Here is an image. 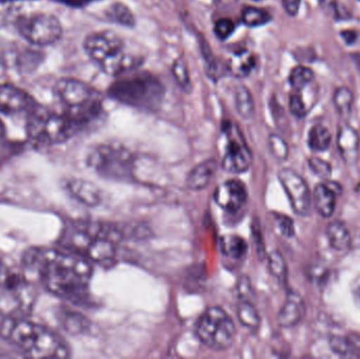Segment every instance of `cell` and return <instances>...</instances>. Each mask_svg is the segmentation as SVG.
I'll list each match as a JSON object with an SVG mask.
<instances>
[{
	"instance_id": "d6986e66",
	"label": "cell",
	"mask_w": 360,
	"mask_h": 359,
	"mask_svg": "<svg viewBox=\"0 0 360 359\" xmlns=\"http://www.w3.org/2000/svg\"><path fill=\"white\" fill-rule=\"evenodd\" d=\"M338 192H340V190L333 189L330 183H319L315 187L313 192V202L317 212L323 218H328L333 215L336 208Z\"/></svg>"
},
{
	"instance_id": "ba28073f",
	"label": "cell",
	"mask_w": 360,
	"mask_h": 359,
	"mask_svg": "<svg viewBox=\"0 0 360 359\" xmlns=\"http://www.w3.org/2000/svg\"><path fill=\"white\" fill-rule=\"evenodd\" d=\"M89 168L110 181H130L134 173V156L120 143H101L89 153Z\"/></svg>"
},
{
	"instance_id": "d4e9b609",
	"label": "cell",
	"mask_w": 360,
	"mask_h": 359,
	"mask_svg": "<svg viewBox=\"0 0 360 359\" xmlns=\"http://www.w3.org/2000/svg\"><path fill=\"white\" fill-rule=\"evenodd\" d=\"M332 143V134L323 124H315L309 131L308 145L315 152H325L329 150Z\"/></svg>"
},
{
	"instance_id": "ab89813d",
	"label": "cell",
	"mask_w": 360,
	"mask_h": 359,
	"mask_svg": "<svg viewBox=\"0 0 360 359\" xmlns=\"http://www.w3.org/2000/svg\"><path fill=\"white\" fill-rule=\"evenodd\" d=\"M300 6H302V0H283V10L291 17L297 16Z\"/></svg>"
},
{
	"instance_id": "d590c367",
	"label": "cell",
	"mask_w": 360,
	"mask_h": 359,
	"mask_svg": "<svg viewBox=\"0 0 360 359\" xmlns=\"http://www.w3.org/2000/svg\"><path fill=\"white\" fill-rule=\"evenodd\" d=\"M235 29H236V25H235L234 21L231 20L230 18H221L216 21L214 33L218 39L226 40L234 33Z\"/></svg>"
},
{
	"instance_id": "7bdbcfd3",
	"label": "cell",
	"mask_w": 360,
	"mask_h": 359,
	"mask_svg": "<svg viewBox=\"0 0 360 359\" xmlns=\"http://www.w3.org/2000/svg\"><path fill=\"white\" fill-rule=\"evenodd\" d=\"M6 134V126H4V122L0 119V139Z\"/></svg>"
},
{
	"instance_id": "7a4b0ae2",
	"label": "cell",
	"mask_w": 360,
	"mask_h": 359,
	"mask_svg": "<svg viewBox=\"0 0 360 359\" xmlns=\"http://www.w3.org/2000/svg\"><path fill=\"white\" fill-rule=\"evenodd\" d=\"M0 337L23 356L32 358H67L70 348L63 337L25 316L4 318Z\"/></svg>"
},
{
	"instance_id": "484cf974",
	"label": "cell",
	"mask_w": 360,
	"mask_h": 359,
	"mask_svg": "<svg viewBox=\"0 0 360 359\" xmlns=\"http://www.w3.org/2000/svg\"><path fill=\"white\" fill-rule=\"evenodd\" d=\"M333 103L336 111L342 117H349L354 105V93L349 86H340L333 94Z\"/></svg>"
},
{
	"instance_id": "30bf717a",
	"label": "cell",
	"mask_w": 360,
	"mask_h": 359,
	"mask_svg": "<svg viewBox=\"0 0 360 359\" xmlns=\"http://www.w3.org/2000/svg\"><path fill=\"white\" fill-rule=\"evenodd\" d=\"M16 29L21 36L34 46H51L60 39L63 25L54 15L32 13L18 17Z\"/></svg>"
},
{
	"instance_id": "3957f363",
	"label": "cell",
	"mask_w": 360,
	"mask_h": 359,
	"mask_svg": "<svg viewBox=\"0 0 360 359\" xmlns=\"http://www.w3.org/2000/svg\"><path fill=\"white\" fill-rule=\"evenodd\" d=\"M61 247L82 255L92 263L109 267L116 259V244L103 236V223L75 221L65 227Z\"/></svg>"
},
{
	"instance_id": "6da1fadb",
	"label": "cell",
	"mask_w": 360,
	"mask_h": 359,
	"mask_svg": "<svg viewBox=\"0 0 360 359\" xmlns=\"http://www.w3.org/2000/svg\"><path fill=\"white\" fill-rule=\"evenodd\" d=\"M23 270L49 292L63 299L84 295L93 276L92 263L67 249L33 248L25 252Z\"/></svg>"
},
{
	"instance_id": "2e32d148",
	"label": "cell",
	"mask_w": 360,
	"mask_h": 359,
	"mask_svg": "<svg viewBox=\"0 0 360 359\" xmlns=\"http://www.w3.org/2000/svg\"><path fill=\"white\" fill-rule=\"evenodd\" d=\"M65 190L80 204L91 208L98 206L103 202L101 190L86 179L76 177L68 179L65 181Z\"/></svg>"
},
{
	"instance_id": "7402d4cb",
	"label": "cell",
	"mask_w": 360,
	"mask_h": 359,
	"mask_svg": "<svg viewBox=\"0 0 360 359\" xmlns=\"http://www.w3.org/2000/svg\"><path fill=\"white\" fill-rule=\"evenodd\" d=\"M236 312L241 326L245 327L251 332H256L259 329L262 318H260L259 312L256 309L253 301L238 299Z\"/></svg>"
},
{
	"instance_id": "b9f144b4",
	"label": "cell",
	"mask_w": 360,
	"mask_h": 359,
	"mask_svg": "<svg viewBox=\"0 0 360 359\" xmlns=\"http://www.w3.org/2000/svg\"><path fill=\"white\" fill-rule=\"evenodd\" d=\"M90 1L91 0H65V2L74 6H84V4H89Z\"/></svg>"
},
{
	"instance_id": "e575fe53",
	"label": "cell",
	"mask_w": 360,
	"mask_h": 359,
	"mask_svg": "<svg viewBox=\"0 0 360 359\" xmlns=\"http://www.w3.org/2000/svg\"><path fill=\"white\" fill-rule=\"evenodd\" d=\"M289 109L292 115L295 116L296 118L302 119V118L306 117L309 112L308 107H307L306 103H304L300 92H296L295 91V92L290 95Z\"/></svg>"
},
{
	"instance_id": "9a60e30c",
	"label": "cell",
	"mask_w": 360,
	"mask_h": 359,
	"mask_svg": "<svg viewBox=\"0 0 360 359\" xmlns=\"http://www.w3.org/2000/svg\"><path fill=\"white\" fill-rule=\"evenodd\" d=\"M213 197L214 202L222 210L237 213L247 204V187L239 179H229L216 188Z\"/></svg>"
},
{
	"instance_id": "44dd1931",
	"label": "cell",
	"mask_w": 360,
	"mask_h": 359,
	"mask_svg": "<svg viewBox=\"0 0 360 359\" xmlns=\"http://www.w3.org/2000/svg\"><path fill=\"white\" fill-rule=\"evenodd\" d=\"M327 237L330 246L338 252H345L351 248L352 237L347 226L340 221H334L327 227Z\"/></svg>"
},
{
	"instance_id": "52a82bcc",
	"label": "cell",
	"mask_w": 360,
	"mask_h": 359,
	"mask_svg": "<svg viewBox=\"0 0 360 359\" xmlns=\"http://www.w3.org/2000/svg\"><path fill=\"white\" fill-rule=\"evenodd\" d=\"M79 132L77 124L63 111H52L37 105L27 115V136L37 145H58Z\"/></svg>"
},
{
	"instance_id": "1f68e13d",
	"label": "cell",
	"mask_w": 360,
	"mask_h": 359,
	"mask_svg": "<svg viewBox=\"0 0 360 359\" xmlns=\"http://www.w3.org/2000/svg\"><path fill=\"white\" fill-rule=\"evenodd\" d=\"M269 270L281 285L288 284V267L285 259L278 251H273L269 254Z\"/></svg>"
},
{
	"instance_id": "bcb514c9",
	"label": "cell",
	"mask_w": 360,
	"mask_h": 359,
	"mask_svg": "<svg viewBox=\"0 0 360 359\" xmlns=\"http://www.w3.org/2000/svg\"><path fill=\"white\" fill-rule=\"evenodd\" d=\"M359 1H360V0H359Z\"/></svg>"
},
{
	"instance_id": "ac0fdd59",
	"label": "cell",
	"mask_w": 360,
	"mask_h": 359,
	"mask_svg": "<svg viewBox=\"0 0 360 359\" xmlns=\"http://www.w3.org/2000/svg\"><path fill=\"white\" fill-rule=\"evenodd\" d=\"M338 148L342 159L349 164L359 160L360 150L359 133L350 124H345L338 129Z\"/></svg>"
},
{
	"instance_id": "8d00e7d4",
	"label": "cell",
	"mask_w": 360,
	"mask_h": 359,
	"mask_svg": "<svg viewBox=\"0 0 360 359\" xmlns=\"http://www.w3.org/2000/svg\"><path fill=\"white\" fill-rule=\"evenodd\" d=\"M309 166L315 175L321 178H329L332 175V167L330 162L319 157H312L309 159Z\"/></svg>"
},
{
	"instance_id": "60d3db41",
	"label": "cell",
	"mask_w": 360,
	"mask_h": 359,
	"mask_svg": "<svg viewBox=\"0 0 360 359\" xmlns=\"http://www.w3.org/2000/svg\"><path fill=\"white\" fill-rule=\"evenodd\" d=\"M340 36L347 46H353L359 39V33L355 30H342Z\"/></svg>"
},
{
	"instance_id": "8fae6325",
	"label": "cell",
	"mask_w": 360,
	"mask_h": 359,
	"mask_svg": "<svg viewBox=\"0 0 360 359\" xmlns=\"http://www.w3.org/2000/svg\"><path fill=\"white\" fill-rule=\"evenodd\" d=\"M278 178L294 212L300 216H308L312 209L313 200L306 181L297 172L289 168L281 169Z\"/></svg>"
},
{
	"instance_id": "9c48e42d",
	"label": "cell",
	"mask_w": 360,
	"mask_h": 359,
	"mask_svg": "<svg viewBox=\"0 0 360 359\" xmlns=\"http://www.w3.org/2000/svg\"><path fill=\"white\" fill-rule=\"evenodd\" d=\"M195 332L199 341L210 349L224 351L234 343L236 326L222 308L212 307L201 314Z\"/></svg>"
},
{
	"instance_id": "4fadbf2b",
	"label": "cell",
	"mask_w": 360,
	"mask_h": 359,
	"mask_svg": "<svg viewBox=\"0 0 360 359\" xmlns=\"http://www.w3.org/2000/svg\"><path fill=\"white\" fill-rule=\"evenodd\" d=\"M252 164V154L240 133L233 135L230 128L229 141L222 157L221 166L233 174L245 172Z\"/></svg>"
},
{
	"instance_id": "4316f807",
	"label": "cell",
	"mask_w": 360,
	"mask_h": 359,
	"mask_svg": "<svg viewBox=\"0 0 360 359\" xmlns=\"http://www.w3.org/2000/svg\"><path fill=\"white\" fill-rule=\"evenodd\" d=\"M235 107L237 113L245 120L253 118L255 114V103L251 92L245 86H238L235 91Z\"/></svg>"
},
{
	"instance_id": "cb8c5ba5",
	"label": "cell",
	"mask_w": 360,
	"mask_h": 359,
	"mask_svg": "<svg viewBox=\"0 0 360 359\" xmlns=\"http://www.w3.org/2000/svg\"><path fill=\"white\" fill-rule=\"evenodd\" d=\"M221 252L229 259L239 261L247 255L248 244L241 236L230 234L221 238Z\"/></svg>"
},
{
	"instance_id": "836d02e7",
	"label": "cell",
	"mask_w": 360,
	"mask_h": 359,
	"mask_svg": "<svg viewBox=\"0 0 360 359\" xmlns=\"http://www.w3.org/2000/svg\"><path fill=\"white\" fill-rule=\"evenodd\" d=\"M172 74L179 86H181L184 91L190 90V73H188V67H186L184 59H177L174 61L172 65Z\"/></svg>"
},
{
	"instance_id": "603a6c76",
	"label": "cell",
	"mask_w": 360,
	"mask_h": 359,
	"mask_svg": "<svg viewBox=\"0 0 360 359\" xmlns=\"http://www.w3.org/2000/svg\"><path fill=\"white\" fill-rule=\"evenodd\" d=\"M58 320L61 327L71 334H82L90 328V322L86 316L72 310H61L58 314Z\"/></svg>"
},
{
	"instance_id": "5b68a950",
	"label": "cell",
	"mask_w": 360,
	"mask_h": 359,
	"mask_svg": "<svg viewBox=\"0 0 360 359\" xmlns=\"http://www.w3.org/2000/svg\"><path fill=\"white\" fill-rule=\"evenodd\" d=\"M114 100L143 110L160 107L166 94L162 82L149 72H136L120 76L108 89Z\"/></svg>"
},
{
	"instance_id": "ffe728a7",
	"label": "cell",
	"mask_w": 360,
	"mask_h": 359,
	"mask_svg": "<svg viewBox=\"0 0 360 359\" xmlns=\"http://www.w3.org/2000/svg\"><path fill=\"white\" fill-rule=\"evenodd\" d=\"M217 170V162L214 159H207L195 166L186 177V185L193 191H200L209 185L210 181Z\"/></svg>"
},
{
	"instance_id": "f35d334b",
	"label": "cell",
	"mask_w": 360,
	"mask_h": 359,
	"mask_svg": "<svg viewBox=\"0 0 360 359\" xmlns=\"http://www.w3.org/2000/svg\"><path fill=\"white\" fill-rule=\"evenodd\" d=\"M237 295H238V299H248V301H253L255 299L251 280L247 276L239 278L238 282H237Z\"/></svg>"
},
{
	"instance_id": "f6af8a7d",
	"label": "cell",
	"mask_w": 360,
	"mask_h": 359,
	"mask_svg": "<svg viewBox=\"0 0 360 359\" xmlns=\"http://www.w3.org/2000/svg\"><path fill=\"white\" fill-rule=\"evenodd\" d=\"M254 1H262V0H254Z\"/></svg>"
},
{
	"instance_id": "4dcf8cb0",
	"label": "cell",
	"mask_w": 360,
	"mask_h": 359,
	"mask_svg": "<svg viewBox=\"0 0 360 359\" xmlns=\"http://www.w3.org/2000/svg\"><path fill=\"white\" fill-rule=\"evenodd\" d=\"M330 347L332 351L342 358H359L360 356L359 348L348 337L335 335L330 339Z\"/></svg>"
},
{
	"instance_id": "f1b7e54d",
	"label": "cell",
	"mask_w": 360,
	"mask_h": 359,
	"mask_svg": "<svg viewBox=\"0 0 360 359\" xmlns=\"http://www.w3.org/2000/svg\"><path fill=\"white\" fill-rule=\"evenodd\" d=\"M271 20H272V15L264 8L247 6L241 12V21L247 27H262L268 25Z\"/></svg>"
},
{
	"instance_id": "8992f818",
	"label": "cell",
	"mask_w": 360,
	"mask_h": 359,
	"mask_svg": "<svg viewBox=\"0 0 360 359\" xmlns=\"http://www.w3.org/2000/svg\"><path fill=\"white\" fill-rule=\"evenodd\" d=\"M36 292L31 280L0 261V316L19 318L31 313Z\"/></svg>"
},
{
	"instance_id": "7c38bea8",
	"label": "cell",
	"mask_w": 360,
	"mask_h": 359,
	"mask_svg": "<svg viewBox=\"0 0 360 359\" xmlns=\"http://www.w3.org/2000/svg\"><path fill=\"white\" fill-rule=\"evenodd\" d=\"M84 48L86 55L98 65L108 57L124 50V44L114 32L101 31L86 36Z\"/></svg>"
},
{
	"instance_id": "74e56055",
	"label": "cell",
	"mask_w": 360,
	"mask_h": 359,
	"mask_svg": "<svg viewBox=\"0 0 360 359\" xmlns=\"http://www.w3.org/2000/svg\"><path fill=\"white\" fill-rule=\"evenodd\" d=\"M275 221H276L281 234L285 237H293L295 235V226H294V221L291 217L283 214H276Z\"/></svg>"
},
{
	"instance_id": "277c9868",
	"label": "cell",
	"mask_w": 360,
	"mask_h": 359,
	"mask_svg": "<svg viewBox=\"0 0 360 359\" xmlns=\"http://www.w3.org/2000/svg\"><path fill=\"white\" fill-rule=\"evenodd\" d=\"M54 96L80 130L90 126L101 117L103 107L96 91L82 80L61 78L55 84Z\"/></svg>"
},
{
	"instance_id": "d6a6232c",
	"label": "cell",
	"mask_w": 360,
	"mask_h": 359,
	"mask_svg": "<svg viewBox=\"0 0 360 359\" xmlns=\"http://www.w3.org/2000/svg\"><path fill=\"white\" fill-rule=\"evenodd\" d=\"M269 148L272 155L278 160H285L289 156V145L279 135L271 134L269 136Z\"/></svg>"
},
{
	"instance_id": "83f0119b",
	"label": "cell",
	"mask_w": 360,
	"mask_h": 359,
	"mask_svg": "<svg viewBox=\"0 0 360 359\" xmlns=\"http://www.w3.org/2000/svg\"><path fill=\"white\" fill-rule=\"evenodd\" d=\"M105 15L110 20L127 27H134L136 25V18L132 11L122 2L112 4L105 11Z\"/></svg>"
},
{
	"instance_id": "ee69618b",
	"label": "cell",
	"mask_w": 360,
	"mask_h": 359,
	"mask_svg": "<svg viewBox=\"0 0 360 359\" xmlns=\"http://www.w3.org/2000/svg\"><path fill=\"white\" fill-rule=\"evenodd\" d=\"M359 299H360V288H359Z\"/></svg>"
},
{
	"instance_id": "e0dca14e",
	"label": "cell",
	"mask_w": 360,
	"mask_h": 359,
	"mask_svg": "<svg viewBox=\"0 0 360 359\" xmlns=\"http://www.w3.org/2000/svg\"><path fill=\"white\" fill-rule=\"evenodd\" d=\"M306 303L297 292L290 291L285 303L278 313V324L283 328H293L297 326L306 314Z\"/></svg>"
},
{
	"instance_id": "5bb4252c",
	"label": "cell",
	"mask_w": 360,
	"mask_h": 359,
	"mask_svg": "<svg viewBox=\"0 0 360 359\" xmlns=\"http://www.w3.org/2000/svg\"><path fill=\"white\" fill-rule=\"evenodd\" d=\"M37 105L33 97L18 86L0 84V114L19 115L29 114Z\"/></svg>"
},
{
	"instance_id": "f546056e",
	"label": "cell",
	"mask_w": 360,
	"mask_h": 359,
	"mask_svg": "<svg viewBox=\"0 0 360 359\" xmlns=\"http://www.w3.org/2000/svg\"><path fill=\"white\" fill-rule=\"evenodd\" d=\"M314 79V71L306 65H297L290 72L289 84L296 92L304 90L309 84H312Z\"/></svg>"
}]
</instances>
